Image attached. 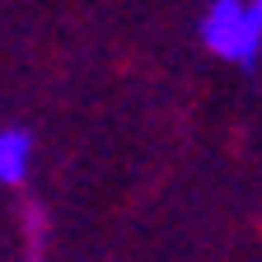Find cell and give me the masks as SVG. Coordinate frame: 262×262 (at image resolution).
Wrapping results in <instances>:
<instances>
[{"mask_svg": "<svg viewBox=\"0 0 262 262\" xmlns=\"http://www.w3.org/2000/svg\"><path fill=\"white\" fill-rule=\"evenodd\" d=\"M202 42L220 61L257 66V56H262V14H257V5L253 0H206Z\"/></svg>", "mask_w": 262, "mask_h": 262, "instance_id": "6da1fadb", "label": "cell"}, {"mask_svg": "<svg viewBox=\"0 0 262 262\" xmlns=\"http://www.w3.org/2000/svg\"><path fill=\"white\" fill-rule=\"evenodd\" d=\"M33 173V136L19 126L0 131V183L5 187H24Z\"/></svg>", "mask_w": 262, "mask_h": 262, "instance_id": "7a4b0ae2", "label": "cell"}, {"mask_svg": "<svg viewBox=\"0 0 262 262\" xmlns=\"http://www.w3.org/2000/svg\"><path fill=\"white\" fill-rule=\"evenodd\" d=\"M253 5H257V14H262V0H253Z\"/></svg>", "mask_w": 262, "mask_h": 262, "instance_id": "3957f363", "label": "cell"}]
</instances>
